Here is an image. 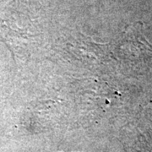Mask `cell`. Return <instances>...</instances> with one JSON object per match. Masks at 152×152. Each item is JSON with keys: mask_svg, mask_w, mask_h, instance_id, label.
Returning <instances> with one entry per match:
<instances>
[{"mask_svg": "<svg viewBox=\"0 0 152 152\" xmlns=\"http://www.w3.org/2000/svg\"><path fill=\"white\" fill-rule=\"evenodd\" d=\"M0 37L9 47L14 58L16 59L24 56L31 36L23 30L13 28L4 20L0 19Z\"/></svg>", "mask_w": 152, "mask_h": 152, "instance_id": "1", "label": "cell"}, {"mask_svg": "<svg viewBox=\"0 0 152 152\" xmlns=\"http://www.w3.org/2000/svg\"><path fill=\"white\" fill-rule=\"evenodd\" d=\"M12 7L16 10H31V9H34L37 10L41 7L40 0H14L12 2Z\"/></svg>", "mask_w": 152, "mask_h": 152, "instance_id": "2", "label": "cell"}]
</instances>
